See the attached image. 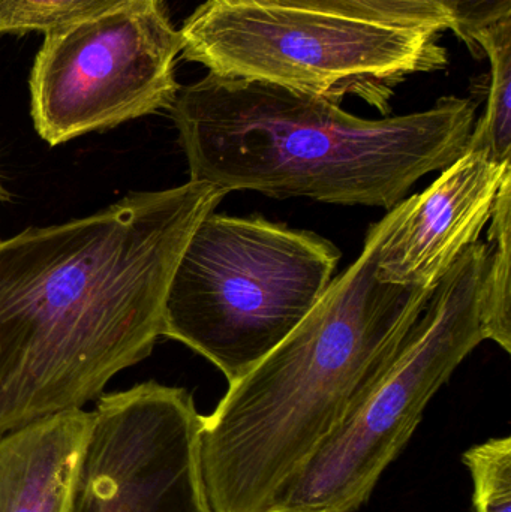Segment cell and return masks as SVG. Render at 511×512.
<instances>
[{"label":"cell","mask_w":511,"mask_h":512,"mask_svg":"<svg viewBox=\"0 0 511 512\" xmlns=\"http://www.w3.org/2000/svg\"><path fill=\"white\" fill-rule=\"evenodd\" d=\"M228 194L189 180L0 242V435L83 409L149 357L177 261Z\"/></svg>","instance_id":"6da1fadb"},{"label":"cell","mask_w":511,"mask_h":512,"mask_svg":"<svg viewBox=\"0 0 511 512\" xmlns=\"http://www.w3.org/2000/svg\"><path fill=\"white\" fill-rule=\"evenodd\" d=\"M416 195L366 234L363 251L305 321L201 420L210 512H278L306 463L389 372L435 289L377 277L381 249Z\"/></svg>","instance_id":"7a4b0ae2"},{"label":"cell","mask_w":511,"mask_h":512,"mask_svg":"<svg viewBox=\"0 0 511 512\" xmlns=\"http://www.w3.org/2000/svg\"><path fill=\"white\" fill-rule=\"evenodd\" d=\"M192 182L273 198L392 210L426 174L467 150L476 105L362 119L320 96L207 74L170 108Z\"/></svg>","instance_id":"3957f363"},{"label":"cell","mask_w":511,"mask_h":512,"mask_svg":"<svg viewBox=\"0 0 511 512\" xmlns=\"http://www.w3.org/2000/svg\"><path fill=\"white\" fill-rule=\"evenodd\" d=\"M339 259V249L311 231L210 213L174 268L162 336L194 349L234 384L305 321Z\"/></svg>","instance_id":"277c9868"},{"label":"cell","mask_w":511,"mask_h":512,"mask_svg":"<svg viewBox=\"0 0 511 512\" xmlns=\"http://www.w3.org/2000/svg\"><path fill=\"white\" fill-rule=\"evenodd\" d=\"M437 30L207 0L185 21L182 56L210 74L266 81L341 105L356 96L387 114L402 83L443 71Z\"/></svg>","instance_id":"5b68a950"},{"label":"cell","mask_w":511,"mask_h":512,"mask_svg":"<svg viewBox=\"0 0 511 512\" xmlns=\"http://www.w3.org/2000/svg\"><path fill=\"white\" fill-rule=\"evenodd\" d=\"M488 245L440 280L401 352L362 405L299 472L278 512H356L407 447L432 397L485 339L480 294Z\"/></svg>","instance_id":"8992f818"},{"label":"cell","mask_w":511,"mask_h":512,"mask_svg":"<svg viewBox=\"0 0 511 512\" xmlns=\"http://www.w3.org/2000/svg\"><path fill=\"white\" fill-rule=\"evenodd\" d=\"M182 36L143 2L45 32L30 75L32 119L50 146L170 110Z\"/></svg>","instance_id":"52a82bcc"},{"label":"cell","mask_w":511,"mask_h":512,"mask_svg":"<svg viewBox=\"0 0 511 512\" xmlns=\"http://www.w3.org/2000/svg\"><path fill=\"white\" fill-rule=\"evenodd\" d=\"M90 414L66 512H210L203 415L188 390L143 382L99 397Z\"/></svg>","instance_id":"ba28073f"},{"label":"cell","mask_w":511,"mask_h":512,"mask_svg":"<svg viewBox=\"0 0 511 512\" xmlns=\"http://www.w3.org/2000/svg\"><path fill=\"white\" fill-rule=\"evenodd\" d=\"M511 164L465 150L422 194L381 249L377 277L435 289L465 249L479 242Z\"/></svg>","instance_id":"9c48e42d"},{"label":"cell","mask_w":511,"mask_h":512,"mask_svg":"<svg viewBox=\"0 0 511 512\" xmlns=\"http://www.w3.org/2000/svg\"><path fill=\"white\" fill-rule=\"evenodd\" d=\"M90 418L75 409L0 435V512H66Z\"/></svg>","instance_id":"30bf717a"},{"label":"cell","mask_w":511,"mask_h":512,"mask_svg":"<svg viewBox=\"0 0 511 512\" xmlns=\"http://www.w3.org/2000/svg\"><path fill=\"white\" fill-rule=\"evenodd\" d=\"M477 47L491 63V78L485 114L474 123L467 149L511 164V17L483 30Z\"/></svg>","instance_id":"8fae6325"},{"label":"cell","mask_w":511,"mask_h":512,"mask_svg":"<svg viewBox=\"0 0 511 512\" xmlns=\"http://www.w3.org/2000/svg\"><path fill=\"white\" fill-rule=\"evenodd\" d=\"M489 222L491 227L480 294V318L485 339L494 340L510 354L511 176L506 177L501 185Z\"/></svg>","instance_id":"7c38bea8"},{"label":"cell","mask_w":511,"mask_h":512,"mask_svg":"<svg viewBox=\"0 0 511 512\" xmlns=\"http://www.w3.org/2000/svg\"><path fill=\"white\" fill-rule=\"evenodd\" d=\"M236 5L272 6L338 15L386 26L444 32L452 29L449 15L432 0H224Z\"/></svg>","instance_id":"4fadbf2b"},{"label":"cell","mask_w":511,"mask_h":512,"mask_svg":"<svg viewBox=\"0 0 511 512\" xmlns=\"http://www.w3.org/2000/svg\"><path fill=\"white\" fill-rule=\"evenodd\" d=\"M143 2L164 0H0V33L69 26L105 12Z\"/></svg>","instance_id":"5bb4252c"},{"label":"cell","mask_w":511,"mask_h":512,"mask_svg":"<svg viewBox=\"0 0 511 512\" xmlns=\"http://www.w3.org/2000/svg\"><path fill=\"white\" fill-rule=\"evenodd\" d=\"M473 480L474 512H511V438H492L462 454Z\"/></svg>","instance_id":"9a60e30c"},{"label":"cell","mask_w":511,"mask_h":512,"mask_svg":"<svg viewBox=\"0 0 511 512\" xmlns=\"http://www.w3.org/2000/svg\"><path fill=\"white\" fill-rule=\"evenodd\" d=\"M452 20V32L482 59L477 38L483 30L511 17V0H432Z\"/></svg>","instance_id":"2e32d148"}]
</instances>
